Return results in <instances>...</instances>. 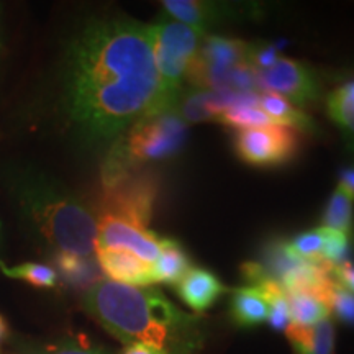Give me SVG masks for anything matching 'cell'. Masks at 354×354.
<instances>
[{"label":"cell","mask_w":354,"mask_h":354,"mask_svg":"<svg viewBox=\"0 0 354 354\" xmlns=\"http://www.w3.org/2000/svg\"><path fill=\"white\" fill-rule=\"evenodd\" d=\"M66 109L87 138L117 140L145 115L167 110L154 61L153 25L95 20L71 43Z\"/></svg>","instance_id":"obj_1"},{"label":"cell","mask_w":354,"mask_h":354,"mask_svg":"<svg viewBox=\"0 0 354 354\" xmlns=\"http://www.w3.org/2000/svg\"><path fill=\"white\" fill-rule=\"evenodd\" d=\"M84 308L125 344H148L169 354H192L201 348L197 318L154 289L100 281L87 289Z\"/></svg>","instance_id":"obj_2"},{"label":"cell","mask_w":354,"mask_h":354,"mask_svg":"<svg viewBox=\"0 0 354 354\" xmlns=\"http://www.w3.org/2000/svg\"><path fill=\"white\" fill-rule=\"evenodd\" d=\"M25 214L57 253L91 256L97 246V221L81 202L46 180L26 179L19 189Z\"/></svg>","instance_id":"obj_3"},{"label":"cell","mask_w":354,"mask_h":354,"mask_svg":"<svg viewBox=\"0 0 354 354\" xmlns=\"http://www.w3.org/2000/svg\"><path fill=\"white\" fill-rule=\"evenodd\" d=\"M187 127L176 109L141 117L115 140L102 169L104 189L131 176L141 165L174 156L183 149Z\"/></svg>","instance_id":"obj_4"},{"label":"cell","mask_w":354,"mask_h":354,"mask_svg":"<svg viewBox=\"0 0 354 354\" xmlns=\"http://www.w3.org/2000/svg\"><path fill=\"white\" fill-rule=\"evenodd\" d=\"M153 32L154 61L165 102L169 109H176L185 77L189 76L190 66L201 48L203 33L172 19L153 25Z\"/></svg>","instance_id":"obj_5"},{"label":"cell","mask_w":354,"mask_h":354,"mask_svg":"<svg viewBox=\"0 0 354 354\" xmlns=\"http://www.w3.org/2000/svg\"><path fill=\"white\" fill-rule=\"evenodd\" d=\"M248 44L223 37H205L189 71L194 87L228 91L233 74L248 63Z\"/></svg>","instance_id":"obj_6"},{"label":"cell","mask_w":354,"mask_h":354,"mask_svg":"<svg viewBox=\"0 0 354 354\" xmlns=\"http://www.w3.org/2000/svg\"><path fill=\"white\" fill-rule=\"evenodd\" d=\"M238 158L254 167H279L290 162L300 149L299 133L281 125L238 130L233 136Z\"/></svg>","instance_id":"obj_7"},{"label":"cell","mask_w":354,"mask_h":354,"mask_svg":"<svg viewBox=\"0 0 354 354\" xmlns=\"http://www.w3.org/2000/svg\"><path fill=\"white\" fill-rule=\"evenodd\" d=\"M159 192L158 179L151 174H135L125 177L112 187L104 189L102 215L120 218L135 227L148 228L153 216L154 203Z\"/></svg>","instance_id":"obj_8"},{"label":"cell","mask_w":354,"mask_h":354,"mask_svg":"<svg viewBox=\"0 0 354 354\" xmlns=\"http://www.w3.org/2000/svg\"><path fill=\"white\" fill-rule=\"evenodd\" d=\"M256 76H258V84L266 88V92L284 97L290 104L300 107L312 104L318 97L315 74L300 61L277 57L271 68L258 71Z\"/></svg>","instance_id":"obj_9"},{"label":"cell","mask_w":354,"mask_h":354,"mask_svg":"<svg viewBox=\"0 0 354 354\" xmlns=\"http://www.w3.org/2000/svg\"><path fill=\"white\" fill-rule=\"evenodd\" d=\"M95 250H123L146 263L154 264L161 253V238L128 221L102 215L100 221H97Z\"/></svg>","instance_id":"obj_10"},{"label":"cell","mask_w":354,"mask_h":354,"mask_svg":"<svg viewBox=\"0 0 354 354\" xmlns=\"http://www.w3.org/2000/svg\"><path fill=\"white\" fill-rule=\"evenodd\" d=\"M100 271L112 279V282L133 287H148L156 284L153 264L123 250H97Z\"/></svg>","instance_id":"obj_11"},{"label":"cell","mask_w":354,"mask_h":354,"mask_svg":"<svg viewBox=\"0 0 354 354\" xmlns=\"http://www.w3.org/2000/svg\"><path fill=\"white\" fill-rule=\"evenodd\" d=\"M176 290L189 308L201 313L209 310L227 292V287L221 284L214 272L202 268H192L180 279Z\"/></svg>","instance_id":"obj_12"},{"label":"cell","mask_w":354,"mask_h":354,"mask_svg":"<svg viewBox=\"0 0 354 354\" xmlns=\"http://www.w3.org/2000/svg\"><path fill=\"white\" fill-rule=\"evenodd\" d=\"M227 104L225 91H207V88L194 87L179 97L176 104V112L184 122L201 123L218 118Z\"/></svg>","instance_id":"obj_13"},{"label":"cell","mask_w":354,"mask_h":354,"mask_svg":"<svg viewBox=\"0 0 354 354\" xmlns=\"http://www.w3.org/2000/svg\"><path fill=\"white\" fill-rule=\"evenodd\" d=\"M286 333L295 354H333L335 326L330 318L313 326L289 325Z\"/></svg>","instance_id":"obj_14"},{"label":"cell","mask_w":354,"mask_h":354,"mask_svg":"<svg viewBox=\"0 0 354 354\" xmlns=\"http://www.w3.org/2000/svg\"><path fill=\"white\" fill-rule=\"evenodd\" d=\"M230 315L241 328L263 325L269 318V304L259 287H240L233 292Z\"/></svg>","instance_id":"obj_15"},{"label":"cell","mask_w":354,"mask_h":354,"mask_svg":"<svg viewBox=\"0 0 354 354\" xmlns=\"http://www.w3.org/2000/svg\"><path fill=\"white\" fill-rule=\"evenodd\" d=\"M165 10L171 19L180 24L192 26L198 32L205 33L207 26L221 20V13H227L225 7H216L209 2H197V0H166L162 2Z\"/></svg>","instance_id":"obj_16"},{"label":"cell","mask_w":354,"mask_h":354,"mask_svg":"<svg viewBox=\"0 0 354 354\" xmlns=\"http://www.w3.org/2000/svg\"><path fill=\"white\" fill-rule=\"evenodd\" d=\"M258 107L263 110L276 125L287 127L295 131L304 133L317 130L315 122L312 120V117H308L307 113L295 107L294 104H290L289 100L284 99V97L272 94V92H266V94L259 95Z\"/></svg>","instance_id":"obj_17"},{"label":"cell","mask_w":354,"mask_h":354,"mask_svg":"<svg viewBox=\"0 0 354 354\" xmlns=\"http://www.w3.org/2000/svg\"><path fill=\"white\" fill-rule=\"evenodd\" d=\"M190 269H192V264L180 243L161 238V253L156 263L153 264L154 281L177 286Z\"/></svg>","instance_id":"obj_18"},{"label":"cell","mask_w":354,"mask_h":354,"mask_svg":"<svg viewBox=\"0 0 354 354\" xmlns=\"http://www.w3.org/2000/svg\"><path fill=\"white\" fill-rule=\"evenodd\" d=\"M55 269L66 282L74 287L95 286L102 281L100 266L91 256H76L69 253H56Z\"/></svg>","instance_id":"obj_19"},{"label":"cell","mask_w":354,"mask_h":354,"mask_svg":"<svg viewBox=\"0 0 354 354\" xmlns=\"http://www.w3.org/2000/svg\"><path fill=\"white\" fill-rule=\"evenodd\" d=\"M258 99L259 95L256 94H241L240 99L218 115L216 122L238 130L274 125L271 118L258 107Z\"/></svg>","instance_id":"obj_20"},{"label":"cell","mask_w":354,"mask_h":354,"mask_svg":"<svg viewBox=\"0 0 354 354\" xmlns=\"http://www.w3.org/2000/svg\"><path fill=\"white\" fill-rule=\"evenodd\" d=\"M290 310V325L313 326L330 317V305L323 295L313 292H290L287 294Z\"/></svg>","instance_id":"obj_21"},{"label":"cell","mask_w":354,"mask_h":354,"mask_svg":"<svg viewBox=\"0 0 354 354\" xmlns=\"http://www.w3.org/2000/svg\"><path fill=\"white\" fill-rule=\"evenodd\" d=\"M354 201L343 187H336L323 212V227L349 234L354 227Z\"/></svg>","instance_id":"obj_22"},{"label":"cell","mask_w":354,"mask_h":354,"mask_svg":"<svg viewBox=\"0 0 354 354\" xmlns=\"http://www.w3.org/2000/svg\"><path fill=\"white\" fill-rule=\"evenodd\" d=\"M330 118L354 138V79L336 87L326 99Z\"/></svg>","instance_id":"obj_23"},{"label":"cell","mask_w":354,"mask_h":354,"mask_svg":"<svg viewBox=\"0 0 354 354\" xmlns=\"http://www.w3.org/2000/svg\"><path fill=\"white\" fill-rule=\"evenodd\" d=\"M2 271L8 277L20 279V281L28 282L30 286L38 287V289H53L57 284V272L51 266L39 264V263H24L13 268L0 264Z\"/></svg>","instance_id":"obj_24"},{"label":"cell","mask_w":354,"mask_h":354,"mask_svg":"<svg viewBox=\"0 0 354 354\" xmlns=\"http://www.w3.org/2000/svg\"><path fill=\"white\" fill-rule=\"evenodd\" d=\"M323 227L304 232L286 243L287 251L295 258L304 261H322L323 250Z\"/></svg>","instance_id":"obj_25"},{"label":"cell","mask_w":354,"mask_h":354,"mask_svg":"<svg viewBox=\"0 0 354 354\" xmlns=\"http://www.w3.org/2000/svg\"><path fill=\"white\" fill-rule=\"evenodd\" d=\"M323 238H325V241H323L322 261L331 266L343 264L344 261H348L349 245H351L349 234L323 227Z\"/></svg>","instance_id":"obj_26"},{"label":"cell","mask_w":354,"mask_h":354,"mask_svg":"<svg viewBox=\"0 0 354 354\" xmlns=\"http://www.w3.org/2000/svg\"><path fill=\"white\" fill-rule=\"evenodd\" d=\"M326 302L330 305V312H333L339 320L354 325V294L344 290L335 282L326 295Z\"/></svg>","instance_id":"obj_27"},{"label":"cell","mask_w":354,"mask_h":354,"mask_svg":"<svg viewBox=\"0 0 354 354\" xmlns=\"http://www.w3.org/2000/svg\"><path fill=\"white\" fill-rule=\"evenodd\" d=\"M46 354H105L100 348H97L84 336L68 339V342L53 346L46 351Z\"/></svg>","instance_id":"obj_28"},{"label":"cell","mask_w":354,"mask_h":354,"mask_svg":"<svg viewBox=\"0 0 354 354\" xmlns=\"http://www.w3.org/2000/svg\"><path fill=\"white\" fill-rule=\"evenodd\" d=\"M331 277L339 287H343L344 290L354 294V264L349 261H344L343 264L333 266L331 269Z\"/></svg>","instance_id":"obj_29"},{"label":"cell","mask_w":354,"mask_h":354,"mask_svg":"<svg viewBox=\"0 0 354 354\" xmlns=\"http://www.w3.org/2000/svg\"><path fill=\"white\" fill-rule=\"evenodd\" d=\"M339 187H343L354 201V167H346L339 174Z\"/></svg>","instance_id":"obj_30"},{"label":"cell","mask_w":354,"mask_h":354,"mask_svg":"<svg viewBox=\"0 0 354 354\" xmlns=\"http://www.w3.org/2000/svg\"><path fill=\"white\" fill-rule=\"evenodd\" d=\"M122 354H169V353L165 351V349L148 346V344L133 343V344H128V348Z\"/></svg>","instance_id":"obj_31"},{"label":"cell","mask_w":354,"mask_h":354,"mask_svg":"<svg viewBox=\"0 0 354 354\" xmlns=\"http://www.w3.org/2000/svg\"><path fill=\"white\" fill-rule=\"evenodd\" d=\"M8 335V328H7V323L6 320H3V317L0 315V344L3 343V339L7 338Z\"/></svg>","instance_id":"obj_32"}]
</instances>
